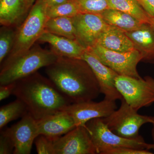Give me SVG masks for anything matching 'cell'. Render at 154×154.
<instances>
[{
    "label": "cell",
    "instance_id": "29",
    "mask_svg": "<svg viewBox=\"0 0 154 154\" xmlns=\"http://www.w3.org/2000/svg\"><path fill=\"white\" fill-rule=\"evenodd\" d=\"M16 83L0 86V101H2L13 94Z\"/></svg>",
    "mask_w": 154,
    "mask_h": 154
},
{
    "label": "cell",
    "instance_id": "15",
    "mask_svg": "<svg viewBox=\"0 0 154 154\" xmlns=\"http://www.w3.org/2000/svg\"><path fill=\"white\" fill-rule=\"evenodd\" d=\"M38 41L50 45L54 52L61 57L81 59L86 48L76 40L45 31Z\"/></svg>",
    "mask_w": 154,
    "mask_h": 154
},
{
    "label": "cell",
    "instance_id": "18",
    "mask_svg": "<svg viewBox=\"0 0 154 154\" xmlns=\"http://www.w3.org/2000/svg\"><path fill=\"white\" fill-rule=\"evenodd\" d=\"M96 44L116 52H128L135 49L132 41L125 32L109 25L99 37Z\"/></svg>",
    "mask_w": 154,
    "mask_h": 154
},
{
    "label": "cell",
    "instance_id": "8",
    "mask_svg": "<svg viewBox=\"0 0 154 154\" xmlns=\"http://www.w3.org/2000/svg\"><path fill=\"white\" fill-rule=\"evenodd\" d=\"M90 48L102 63L119 75L137 79L141 78L138 73L137 66L143 60V56L136 49L128 52H116L105 49L98 44Z\"/></svg>",
    "mask_w": 154,
    "mask_h": 154
},
{
    "label": "cell",
    "instance_id": "16",
    "mask_svg": "<svg viewBox=\"0 0 154 154\" xmlns=\"http://www.w3.org/2000/svg\"><path fill=\"white\" fill-rule=\"evenodd\" d=\"M125 33L143 56V60L154 61V28L150 23H143L137 29Z\"/></svg>",
    "mask_w": 154,
    "mask_h": 154
},
{
    "label": "cell",
    "instance_id": "5",
    "mask_svg": "<svg viewBox=\"0 0 154 154\" xmlns=\"http://www.w3.org/2000/svg\"><path fill=\"white\" fill-rule=\"evenodd\" d=\"M85 126L91 136L97 154H105L109 150L119 147L147 149L148 143L141 136L134 139L122 137L110 130L102 118L91 119Z\"/></svg>",
    "mask_w": 154,
    "mask_h": 154
},
{
    "label": "cell",
    "instance_id": "26",
    "mask_svg": "<svg viewBox=\"0 0 154 154\" xmlns=\"http://www.w3.org/2000/svg\"><path fill=\"white\" fill-rule=\"evenodd\" d=\"M35 144L38 154H55L53 140L43 135H39L36 138Z\"/></svg>",
    "mask_w": 154,
    "mask_h": 154
},
{
    "label": "cell",
    "instance_id": "31",
    "mask_svg": "<svg viewBox=\"0 0 154 154\" xmlns=\"http://www.w3.org/2000/svg\"><path fill=\"white\" fill-rule=\"evenodd\" d=\"M46 8H49L67 2L69 0H41Z\"/></svg>",
    "mask_w": 154,
    "mask_h": 154
},
{
    "label": "cell",
    "instance_id": "17",
    "mask_svg": "<svg viewBox=\"0 0 154 154\" xmlns=\"http://www.w3.org/2000/svg\"><path fill=\"white\" fill-rule=\"evenodd\" d=\"M30 0H0V22L13 27L21 22L32 8Z\"/></svg>",
    "mask_w": 154,
    "mask_h": 154
},
{
    "label": "cell",
    "instance_id": "30",
    "mask_svg": "<svg viewBox=\"0 0 154 154\" xmlns=\"http://www.w3.org/2000/svg\"><path fill=\"white\" fill-rule=\"evenodd\" d=\"M148 15L151 18L154 17V0H138Z\"/></svg>",
    "mask_w": 154,
    "mask_h": 154
},
{
    "label": "cell",
    "instance_id": "32",
    "mask_svg": "<svg viewBox=\"0 0 154 154\" xmlns=\"http://www.w3.org/2000/svg\"><path fill=\"white\" fill-rule=\"evenodd\" d=\"M152 128L151 134L152 139L154 143V116H152Z\"/></svg>",
    "mask_w": 154,
    "mask_h": 154
},
{
    "label": "cell",
    "instance_id": "12",
    "mask_svg": "<svg viewBox=\"0 0 154 154\" xmlns=\"http://www.w3.org/2000/svg\"><path fill=\"white\" fill-rule=\"evenodd\" d=\"M4 130L14 142V154H30L33 143L39 135L37 120L29 113L19 122Z\"/></svg>",
    "mask_w": 154,
    "mask_h": 154
},
{
    "label": "cell",
    "instance_id": "14",
    "mask_svg": "<svg viewBox=\"0 0 154 154\" xmlns=\"http://www.w3.org/2000/svg\"><path fill=\"white\" fill-rule=\"evenodd\" d=\"M37 123L39 135H43L52 140L76 127L72 118L65 110L45 116L37 120Z\"/></svg>",
    "mask_w": 154,
    "mask_h": 154
},
{
    "label": "cell",
    "instance_id": "2",
    "mask_svg": "<svg viewBox=\"0 0 154 154\" xmlns=\"http://www.w3.org/2000/svg\"><path fill=\"white\" fill-rule=\"evenodd\" d=\"M15 83L12 95L25 104L36 120L63 111L72 104L50 80L37 72Z\"/></svg>",
    "mask_w": 154,
    "mask_h": 154
},
{
    "label": "cell",
    "instance_id": "34",
    "mask_svg": "<svg viewBox=\"0 0 154 154\" xmlns=\"http://www.w3.org/2000/svg\"><path fill=\"white\" fill-rule=\"evenodd\" d=\"M150 24H151L152 26L154 28V17L151 18V20Z\"/></svg>",
    "mask_w": 154,
    "mask_h": 154
},
{
    "label": "cell",
    "instance_id": "10",
    "mask_svg": "<svg viewBox=\"0 0 154 154\" xmlns=\"http://www.w3.org/2000/svg\"><path fill=\"white\" fill-rule=\"evenodd\" d=\"M81 59L86 61L91 67L99 84L100 92L105 96L104 99L110 101H121L122 96L115 85L118 74L102 63L90 48L86 49Z\"/></svg>",
    "mask_w": 154,
    "mask_h": 154
},
{
    "label": "cell",
    "instance_id": "3",
    "mask_svg": "<svg viewBox=\"0 0 154 154\" xmlns=\"http://www.w3.org/2000/svg\"><path fill=\"white\" fill-rule=\"evenodd\" d=\"M60 57L52 50L32 47L28 51L1 66L0 85L15 82L55 63Z\"/></svg>",
    "mask_w": 154,
    "mask_h": 154
},
{
    "label": "cell",
    "instance_id": "25",
    "mask_svg": "<svg viewBox=\"0 0 154 154\" xmlns=\"http://www.w3.org/2000/svg\"><path fill=\"white\" fill-rule=\"evenodd\" d=\"M80 13L100 14L110 8L108 0H73Z\"/></svg>",
    "mask_w": 154,
    "mask_h": 154
},
{
    "label": "cell",
    "instance_id": "23",
    "mask_svg": "<svg viewBox=\"0 0 154 154\" xmlns=\"http://www.w3.org/2000/svg\"><path fill=\"white\" fill-rule=\"evenodd\" d=\"M17 32L12 27L3 26L0 32V63L4 60L11 52L16 38Z\"/></svg>",
    "mask_w": 154,
    "mask_h": 154
},
{
    "label": "cell",
    "instance_id": "11",
    "mask_svg": "<svg viewBox=\"0 0 154 154\" xmlns=\"http://www.w3.org/2000/svg\"><path fill=\"white\" fill-rule=\"evenodd\" d=\"M117 109L116 101L104 99L99 102L93 100L72 103L65 109L72 118L76 126H85L87 122L95 118L109 116Z\"/></svg>",
    "mask_w": 154,
    "mask_h": 154
},
{
    "label": "cell",
    "instance_id": "13",
    "mask_svg": "<svg viewBox=\"0 0 154 154\" xmlns=\"http://www.w3.org/2000/svg\"><path fill=\"white\" fill-rule=\"evenodd\" d=\"M77 41L87 49L96 44L108 26L100 14L80 13L72 17Z\"/></svg>",
    "mask_w": 154,
    "mask_h": 154
},
{
    "label": "cell",
    "instance_id": "33",
    "mask_svg": "<svg viewBox=\"0 0 154 154\" xmlns=\"http://www.w3.org/2000/svg\"><path fill=\"white\" fill-rule=\"evenodd\" d=\"M148 150L152 149L154 151V143L152 144L148 143L147 148Z\"/></svg>",
    "mask_w": 154,
    "mask_h": 154
},
{
    "label": "cell",
    "instance_id": "9",
    "mask_svg": "<svg viewBox=\"0 0 154 154\" xmlns=\"http://www.w3.org/2000/svg\"><path fill=\"white\" fill-rule=\"evenodd\" d=\"M55 154H96L97 150L85 126H76L53 140Z\"/></svg>",
    "mask_w": 154,
    "mask_h": 154
},
{
    "label": "cell",
    "instance_id": "20",
    "mask_svg": "<svg viewBox=\"0 0 154 154\" xmlns=\"http://www.w3.org/2000/svg\"><path fill=\"white\" fill-rule=\"evenodd\" d=\"M45 31L77 41L76 32L72 17L48 18L45 25Z\"/></svg>",
    "mask_w": 154,
    "mask_h": 154
},
{
    "label": "cell",
    "instance_id": "4",
    "mask_svg": "<svg viewBox=\"0 0 154 154\" xmlns=\"http://www.w3.org/2000/svg\"><path fill=\"white\" fill-rule=\"evenodd\" d=\"M47 8L41 0H36L25 21L17 31L13 48L2 66L8 63L22 55L33 47V45L45 31L48 18Z\"/></svg>",
    "mask_w": 154,
    "mask_h": 154
},
{
    "label": "cell",
    "instance_id": "35",
    "mask_svg": "<svg viewBox=\"0 0 154 154\" xmlns=\"http://www.w3.org/2000/svg\"><path fill=\"white\" fill-rule=\"evenodd\" d=\"M35 0H30V4H31V5L33 6V3L35 2Z\"/></svg>",
    "mask_w": 154,
    "mask_h": 154
},
{
    "label": "cell",
    "instance_id": "21",
    "mask_svg": "<svg viewBox=\"0 0 154 154\" xmlns=\"http://www.w3.org/2000/svg\"><path fill=\"white\" fill-rule=\"evenodd\" d=\"M110 8L124 12L142 23H151V18L143 8L138 0H108Z\"/></svg>",
    "mask_w": 154,
    "mask_h": 154
},
{
    "label": "cell",
    "instance_id": "19",
    "mask_svg": "<svg viewBox=\"0 0 154 154\" xmlns=\"http://www.w3.org/2000/svg\"><path fill=\"white\" fill-rule=\"evenodd\" d=\"M100 15L107 25L125 32L135 30L143 23L129 14L116 9H107Z\"/></svg>",
    "mask_w": 154,
    "mask_h": 154
},
{
    "label": "cell",
    "instance_id": "24",
    "mask_svg": "<svg viewBox=\"0 0 154 154\" xmlns=\"http://www.w3.org/2000/svg\"><path fill=\"white\" fill-rule=\"evenodd\" d=\"M48 18L57 17H73L80 14L75 3L73 0H69L62 4L47 8L46 10Z\"/></svg>",
    "mask_w": 154,
    "mask_h": 154
},
{
    "label": "cell",
    "instance_id": "7",
    "mask_svg": "<svg viewBox=\"0 0 154 154\" xmlns=\"http://www.w3.org/2000/svg\"><path fill=\"white\" fill-rule=\"evenodd\" d=\"M115 85L122 98L137 111L154 103V79L151 77L137 79L118 75Z\"/></svg>",
    "mask_w": 154,
    "mask_h": 154
},
{
    "label": "cell",
    "instance_id": "1",
    "mask_svg": "<svg viewBox=\"0 0 154 154\" xmlns=\"http://www.w3.org/2000/svg\"><path fill=\"white\" fill-rule=\"evenodd\" d=\"M45 72L72 104L94 100L101 94L92 69L83 60L60 57Z\"/></svg>",
    "mask_w": 154,
    "mask_h": 154
},
{
    "label": "cell",
    "instance_id": "27",
    "mask_svg": "<svg viewBox=\"0 0 154 154\" xmlns=\"http://www.w3.org/2000/svg\"><path fill=\"white\" fill-rule=\"evenodd\" d=\"M14 145L13 140L4 130L0 135V154H14Z\"/></svg>",
    "mask_w": 154,
    "mask_h": 154
},
{
    "label": "cell",
    "instance_id": "22",
    "mask_svg": "<svg viewBox=\"0 0 154 154\" xmlns=\"http://www.w3.org/2000/svg\"><path fill=\"white\" fill-rule=\"evenodd\" d=\"M28 113L25 104L19 99L2 106L0 108V129L1 130L8 123Z\"/></svg>",
    "mask_w": 154,
    "mask_h": 154
},
{
    "label": "cell",
    "instance_id": "6",
    "mask_svg": "<svg viewBox=\"0 0 154 154\" xmlns=\"http://www.w3.org/2000/svg\"><path fill=\"white\" fill-rule=\"evenodd\" d=\"M137 111L122 98L119 109L102 119L108 128L116 134L126 138H136L140 136L142 126L152 122V116L140 115Z\"/></svg>",
    "mask_w": 154,
    "mask_h": 154
},
{
    "label": "cell",
    "instance_id": "28",
    "mask_svg": "<svg viewBox=\"0 0 154 154\" xmlns=\"http://www.w3.org/2000/svg\"><path fill=\"white\" fill-rule=\"evenodd\" d=\"M148 149H139L129 147H119L111 149L105 154H152Z\"/></svg>",
    "mask_w": 154,
    "mask_h": 154
}]
</instances>
